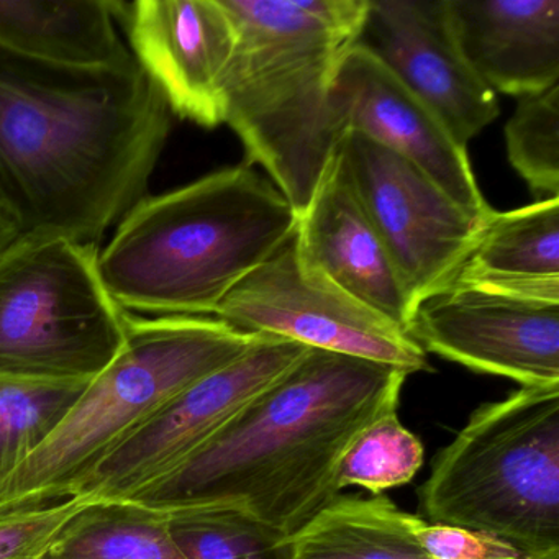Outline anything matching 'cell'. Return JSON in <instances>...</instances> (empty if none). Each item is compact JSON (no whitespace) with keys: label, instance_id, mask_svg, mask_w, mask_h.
I'll list each match as a JSON object with an SVG mask.
<instances>
[{"label":"cell","instance_id":"5bb4252c","mask_svg":"<svg viewBox=\"0 0 559 559\" xmlns=\"http://www.w3.org/2000/svg\"><path fill=\"white\" fill-rule=\"evenodd\" d=\"M332 107L343 135L361 133L407 159L467 211L492 212L474 178L466 146L361 45L353 47L340 68Z\"/></svg>","mask_w":559,"mask_h":559},{"label":"cell","instance_id":"9a60e30c","mask_svg":"<svg viewBox=\"0 0 559 559\" xmlns=\"http://www.w3.org/2000/svg\"><path fill=\"white\" fill-rule=\"evenodd\" d=\"M293 241L304 263L405 330L412 313L407 290L353 189L340 152L297 218Z\"/></svg>","mask_w":559,"mask_h":559},{"label":"cell","instance_id":"4316f807","mask_svg":"<svg viewBox=\"0 0 559 559\" xmlns=\"http://www.w3.org/2000/svg\"><path fill=\"white\" fill-rule=\"evenodd\" d=\"M21 237L17 224H15L14 217L11 212L5 207L4 202L0 201V253Z\"/></svg>","mask_w":559,"mask_h":559},{"label":"cell","instance_id":"6da1fadb","mask_svg":"<svg viewBox=\"0 0 559 559\" xmlns=\"http://www.w3.org/2000/svg\"><path fill=\"white\" fill-rule=\"evenodd\" d=\"M171 123L135 60L81 70L0 48V201L21 235L99 245L145 198Z\"/></svg>","mask_w":559,"mask_h":559},{"label":"cell","instance_id":"2e32d148","mask_svg":"<svg viewBox=\"0 0 559 559\" xmlns=\"http://www.w3.org/2000/svg\"><path fill=\"white\" fill-rule=\"evenodd\" d=\"M457 45L492 93L535 96L559 84V0H444Z\"/></svg>","mask_w":559,"mask_h":559},{"label":"cell","instance_id":"7c38bea8","mask_svg":"<svg viewBox=\"0 0 559 559\" xmlns=\"http://www.w3.org/2000/svg\"><path fill=\"white\" fill-rule=\"evenodd\" d=\"M358 45L427 104L466 146L499 117V99L467 63L444 0H369Z\"/></svg>","mask_w":559,"mask_h":559},{"label":"cell","instance_id":"cb8c5ba5","mask_svg":"<svg viewBox=\"0 0 559 559\" xmlns=\"http://www.w3.org/2000/svg\"><path fill=\"white\" fill-rule=\"evenodd\" d=\"M510 165L535 194L559 198V84L519 97L506 126Z\"/></svg>","mask_w":559,"mask_h":559},{"label":"cell","instance_id":"484cf974","mask_svg":"<svg viewBox=\"0 0 559 559\" xmlns=\"http://www.w3.org/2000/svg\"><path fill=\"white\" fill-rule=\"evenodd\" d=\"M412 535L430 559H523L520 549L503 539L483 532L425 523L411 515Z\"/></svg>","mask_w":559,"mask_h":559},{"label":"cell","instance_id":"ac0fdd59","mask_svg":"<svg viewBox=\"0 0 559 559\" xmlns=\"http://www.w3.org/2000/svg\"><path fill=\"white\" fill-rule=\"evenodd\" d=\"M450 284L559 304V198L493 211Z\"/></svg>","mask_w":559,"mask_h":559},{"label":"cell","instance_id":"52a82bcc","mask_svg":"<svg viewBox=\"0 0 559 559\" xmlns=\"http://www.w3.org/2000/svg\"><path fill=\"white\" fill-rule=\"evenodd\" d=\"M99 245L21 235L0 253V374L94 379L126 342L127 312L107 290Z\"/></svg>","mask_w":559,"mask_h":559},{"label":"cell","instance_id":"5b68a950","mask_svg":"<svg viewBox=\"0 0 559 559\" xmlns=\"http://www.w3.org/2000/svg\"><path fill=\"white\" fill-rule=\"evenodd\" d=\"M263 333L215 317L130 313L126 342L51 437L0 489V519L76 497L100 461L156 412L253 348Z\"/></svg>","mask_w":559,"mask_h":559},{"label":"cell","instance_id":"4fadbf2b","mask_svg":"<svg viewBox=\"0 0 559 559\" xmlns=\"http://www.w3.org/2000/svg\"><path fill=\"white\" fill-rule=\"evenodd\" d=\"M127 48L173 116L204 129L222 123V87L235 25L222 0L117 2Z\"/></svg>","mask_w":559,"mask_h":559},{"label":"cell","instance_id":"277c9868","mask_svg":"<svg viewBox=\"0 0 559 559\" xmlns=\"http://www.w3.org/2000/svg\"><path fill=\"white\" fill-rule=\"evenodd\" d=\"M296 225L283 192L243 163L145 195L100 251V274L127 312L214 317Z\"/></svg>","mask_w":559,"mask_h":559},{"label":"cell","instance_id":"ba28073f","mask_svg":"<svg viewBox=\"0 0 559 559\" xmlns=\"http://www.w3.org/2000/svg\"><path fill=\"white\" fill-rule=\"evenodd\" d=\"M214 317L243 332L384 362L407 374L430 368L427 353L401 325L304 263L293 238L245 277Z\"/></svg>","mask_w":559,"mask_h":559},{"label":"cell","instance_id":"30bf717a","mask_svg":"<svg viewBox=\"0 0 559 559\" xmlns=\"http://www.w3.org/2000/svg\"><path fill=\"white\" fill-rule=\"evenodd\" d=\"M309 346L264 335L230 365L173 399L93 471L78 496L129 500L185 463L241 408L286 374Z\"/></svg>","mask_w":559,"mask_h":559},{"label":"cell","instance_id":"9c48e42d","mask_svg":"<svg viewBox=\"0 0 559 559\" xmlns=\"http://www.w3.org/2000/svg\"><path fill=\"white\" fill-rule=\"evenodd\" d=\"M338 152L414 310L456 277L493 211H467L407 159L361 133L346 132Z\"/></svg>","mask_w":559,"mask_h":559},{"label":"cell","instance_id":"83f0119b","mask_svg":"<svg viewBox=\"0 0 559 559\" xmlns=\"http://www.w3.org/2000/svg\"><path fill=\"white\" fill-rule=\"evenodd\" d=\"M523 559H559V556H548V558H528V556H525Z\"/></svg>","mask_w":559,"mask_h":559},{"label":"cell","instance_id":"603a6c76","mask_svg":"<svg viewBox=\"0 0 559 559\" xmlns=\"http://www.w3.org/2000/svg\"><path fill=\"white\" fill-rule=\"evenodd\" d=\"M424 464L420 440L399 420L397 412L378 418L362 431L338 471V489L359 486L379 496L414 479Z\"/></svg>","mask_w":559,"mask_h":559},{"label":"cell","instance_id":"d4e9b609","mask_svg":"<svg viewBox=\"0 0 559 559\" xmlns=\"http://www.w3.org/2000/svg\"><path fill=\"white\" fill-rule=\"evenodd\" d=\"M93 500L76 496L57 506L0 519V559H40L67 523Z\"/></svg>","mask_w":559,"mask_h":559},{"label":"cell","instance_id":"d6986e66","mask_svg":"<svg viewBox=\"0 0 559 559\" xmlns=\"http://www.w3.org/2000/svg\"><path fill=\"white\" fill-rule=\"evenodd\" d=\"M289 559H430L388 497L338 496L287 539Z\"/></svg>","mask_w":559,"mask_h":559},{"label":"cell","instance_id":"44dd1931","mask_svg":"<svg viewBox=\"0 0 559 559\" xmlns=\"http://www.w3.org/2000/svg\"><path fill=\"white\" fill-rule=\"evenodd\" d=\"M91 381L0 374V489L51 437Z\"/></svg>","mask_w":559,"mask_h":559},{"label":"cell","instance_id":"7402d4cb","mask_svg":"<svg viewBox=\"0 0 559 559\" xmlns=\"http://www.w3.org/2000/svg\"><path fill=\"white\" fill-rule=\"evenodd\" d=\"M166 513L169 533L188 559H289L287 538L231 507Z\"/></svg>","mask_w":559,"mask_h":559},{"label":"cell","instance_id":"3957f363","mask_svg":"<svg viewBox=\"0 0 559 559\" xmlns=\"http://www.w3.org/2000/svg\"><path fill=\"white\" fill-rule=\"evenodd\" d=\"M235 48L222 87V123L263 166L297 218L338 152L332 93L369 0H222Z\"/></svg>","mask_w":559,"mask_h":559},{"label":"cell","instance_id":"7a4b0ae2","mask_svg":"<svg viewBox=\"0 0 559 559\" xmlns=\"http://www.w3.org/2000/svg\"><path fill=\"white\" fill-rule=\"evenodd\" d=\"M407 372L309 348L207 443L130 502L162 512L224 506L289 539L340 496L349 448L397 412Z\"/></svg>","mask_w":559,"mask_h":559},{"label":"cell","instance_id":"e0dca14e","mask_svg":"<svg viewBox=\"0 0 559 559\" xmlns=\"http://www.w3.org/2000/svg\"><path fill=\"white\" fill-rule=\"evenodd\" d=\"M112 0H0V48L41 63L97 70L133 60Z\"/></svg>","mask_w":559,"mask_h":559},{"label":"cell","instance_id":"8992f818","mask_svg":"<svg viewBox=\"0 0 559 559\" xmlns=\"http://www.w3.org/2000/svg\"><path fill=\"white\" fill-rule=\"evenodd\" d=\"M421 512L483 532L528 558L559 556V384L477 408L437 454Z\"/></svg>","mask_w":559,"mask_h":559},{"label":"cell","instance_id":"ffe728a7","mask_svg":"<svg viewBox=\"0 0 559 559\" xmlns=\"http://www.w3.org/2000/svg\"><path fill=\"white\" fill-rule=\"evenodd\" d=\"M40 559H188L168 513L130 500H91Z\"/></svg>","mask_w":559,"mask_h":559},{"label":"cell","instance_id":"8fae6325","mask_svg":"<svg viewBox=\"0 0 559 559\" xmlns=\"http://www.w3.org/2000/svg\"><path fill=\"white\" fill-rule=\"evenodd\" d=\"M405 332L473 371L522 388L559 384V304L450 284L415 306Z\"/></svg>","mask_w":559,"mask_h":559}]
</instances>
